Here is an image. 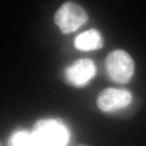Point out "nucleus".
I'll return each instance as SVG.
<instances>
[{
    "instance_id": "7",
    "label": "nucleus",
    "mask_w": 146,
    "mask_h": 146,
    "mask_svg": "<svg viewBox=\"0 0 146 146\" xmlns=\"http://www.w3.org/2000/svg\"><path fill=\"white\" fill-rule=\"evenodd\" d=\"M9 146H37L33 132L25 130L17 131L10 137Z\"/></svg>"
},
{
    "instance_id": "5",
    "label": "nucleus",
    "mask_w": 146,
    "mask_h": 146,
    "mask_svg": "<svg viewBox=\"0 0 146 146\" xmlns=\"http://www.w3.org/2000/svg\"><path fill=\"white\" fill-rule=\"evenodd\" d=\"M96 74V66L88 58L76 61L66 68L64 77L69 84L80 87L90 81Z\"/></svg>"
},
{
    "instance_id": "6",
    "label": "nucleus",
    "mask_w": 146,
    "mask_h": 146,
    "mask_svg": "<svg viewBox=\"0 0 146 146\" xmlns=\"http://www.w3.org/2000/svg\"><path fill=\"white\" fill-rule=\"evenodd\" d=\"M74 44L76 48L81 51L96 50L102 47L103 39L99 31L92 29L76 36Z\"/></svg>"
},
{
    "instance_id": "2",
    "label": "nucleus",
    "mask_w": 146,
    "mask_h": 146,
    "mask_svg": "<svg viewBox=\"0 0 146 146\" xmlns=\"http://www.w3.org/2000/svg\"><path fill=\"white\" fill-rule=\"evenodd\" d=\"M134 62L128 53L122 50L110 52L106 58V70L113 81L126 84L133 76Z\"/></svg>"
},
{
    "instance_id": "1",
    "label": "nucleus",
    "mask_w": 146,
    "mask_h": 146,
    "mask_svg": "<svg viewBox=\"0 0 146 146\" xmlns=\"http://www.w3.org/2000/svg\"><path fill=\"white\" fill-rule=\"evenodd\" d=\"M32 132L37 146H66L70 137L67 127L53 119L36 121Z\"/></svg>"
},
{
    "instance_id": "3",
    "label": "nucleus",
    "mask_w": 146,
    "mask_h": 146,
    "mask_svg": "<svg viewBox=\"0 0 146 146\" xmlns=\"http://www.w3.org/2000/svg\"><path fill=\"white\" fill-rule=\"evenodd\" d=\"M54 19L63 33H70L82 26L87 21L88 16L82 7L75 3L68 2L58 8Z\"/></svg>"
},
{
    "instance_id": "4",
    "label": "nucleus",
    "mask_w": 146,
    "mask_h": 146,
    "mask_svg": "<svg viewBox=\"0 0 146 146\" xmlns=\"http://www.w3.org/2000/svg\"><path fill=\"white\" fill-rule=\"evenodd\" d=\"M132 96L128 90L109 88L102 90L98 98V106L104 112H114L127 107Z\"/></svg>"
}]
</instances>
